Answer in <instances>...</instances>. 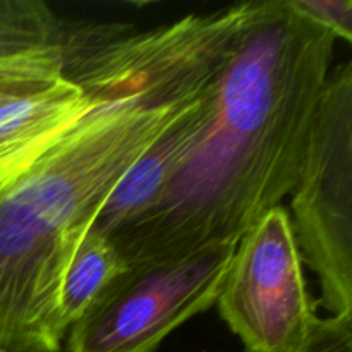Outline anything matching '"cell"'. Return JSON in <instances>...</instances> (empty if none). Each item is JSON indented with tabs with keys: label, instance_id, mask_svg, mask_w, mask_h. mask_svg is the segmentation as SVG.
Segmentation results:
<instances>
[{
	"label": "cell",
	"instance_id": "1",
	"mask_svg": "<svg viewBox=\"0 0 352 352\" xmlns=\"http://www.w3.org/2000/svg\"><path fill=\"white\" fill-rule=\"evenodd\" d=\"M253 2L136 31L120 24L88 112L0 182V346L58 352L62 277L126 172L215 86Z\"/></svg>",
	"mask_w": 352,
	"mask_h": 352
},
{
	"label": "cell",
	"instance_id": "2",
	"mask_svg": "<svg viewBox=\"0 0 352 352\" xmlns=\"http://www.w3.org/2000/svg\"><path fill=\"white\" fill-rule=\"evenodd\" d=\"M336 36L291 0H254L198 138L157 201L109 237L127 268L239 243L301 172Z\"/></svg>",
	"mask_w": 352,
	"mask_h": 352
},
{
	"label": "cell",
	"instance_id": "3",
	"mask_svg": "<svg viewBox=\"0 0 352 352\" xmlns=\"http://www.w3.org/2000/svg\"><path fill=\"white\" fill-rule=\"evenodd\" d=\"M302 263L330 316L352 315V64L332 69L301 172L289 192Z\"/></svg>",
	"mask_w": 352,
	"mask_h": 352
},
{
	"label": "cell",
	"instance_id": "4",
	"mask_svg": "<svg viewBox=\"0 0 352 352\" xmlns=\"http://www.w3.org/2000/svg\"><path fill=\"white\" fill-rule=\"evenodd\" d=\"M239 243H220L172 263L126 268L67 330L69 352H153L217 302Z\"/></svg>",
	"mask_w": 352,
	"mask_h": 352
},
{
	"label": "cell",
	"instance_id": "5",
	"mask_svg": "<svg viewBox=\"0 0 352 352\" xmlns=\"http://www.w3.org/2000/svg\"><path fill=\"white\" fill-rule=\"evenodd\" d=\"M215 305L248 352L305 349L318 315L284 206L265 213L239 241Z\"/></svg>",
	"mask_w": 352,
	"mask_h": 352
},
{
	"label": "cell",
	"instance_id": "6",
	"mask_svg": "<svg viewBox=\"0 0 352 352\" xmlns=\"http://www.w3.org/2000/svg\"><path fill=\"white\" fill-rule=\"evenodd\" d=\"M213 89L215 86L182 110L146 153L126 172L96 215L91 230L110 237L157 201L198 138L212 109Z\"/></svg>",
	"mask_w": 352,
	"mask_h": 352
},
{
	"label": "cell",
	"instance_id": "7",
	"mask_svg": "<svg viewBox=\"0 0 352 352\" xmlns=\"http://www.w3.org/2000/svg\"><path fill=\"white\" fill-rule=\"evenodd\" d=\"M126 268L112 241L89 229L62 277L58 292L62 327L71 329Z\"/></svg>",
	"mask_w": 352,
	"mask_h": 352
},
{
	"label": "cell",
	"instance_id": "8",
	"mask_svg": "<svg viewBox=\"0 0 352 352\" xmlns=\"http://www.w3.org/2000/svg\"><path fill=\"white\" fill-rule=\"evenodd\" d=\"M292 6L313 23L320 24L336 40L352 41V0H291Z\"/></svg>",
	"mask_w": 352,
	"mask_h": 352
},
{
	"label": "cell",
	"instance_id": "9",
	"mask_svg": "<svg viewBox=\"0 0 352 352\" xmlns=\"http://www.w3.org/2000/svg\"><path fill=\"white\" fill-rule=\"evenodd\" d=\"M302 352H352V315L316 316Z\"/></svg>",
	"mask_w": 352,
	"mask_h": 352
},
{
	"label": "cell",
	"instance_id": "10",
	"mask_svg": "<svg viewBox=\"0 0 352 352\" xmlns=\"http://www.w3.org/2000/svg\"><path fill=\"white\" fill-rule=\"evenodd\" d=\"M64 76H58V78H43V76L0 74V105L10 102V100L31 95L34 91H40V89L57 82Z\"/></svg>",
	"mask_w": 352,
	"mask_h": 352
},
{
	"label": "cell",
	"instance_id": "11",
	"mask_svg": "<svg viewBox=\"0 0 352 352\" xmlns=\"http://www.w3.org/2000/svg\"><path fill=\"white\" fill-rule=\"evenodd\" d=\"M0 352H14V351H9V349H6V347L0 346Z\"/></svg>",
	"mask_w": 352,
	"mask_h": 352
}]
</instances>
